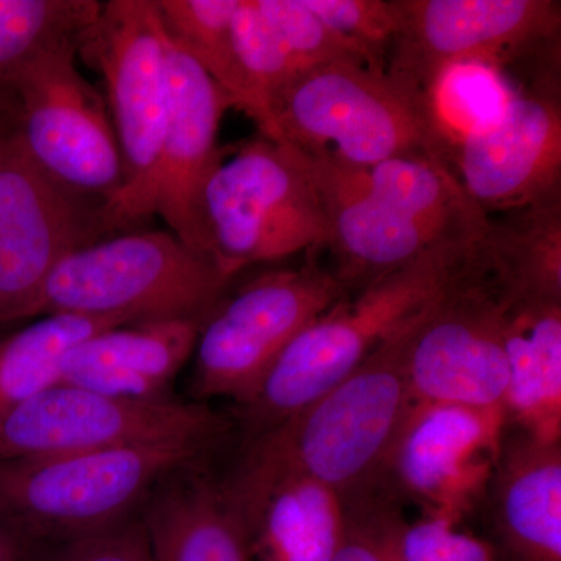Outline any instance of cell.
<instances>
[{"instance_id":"obj_1","label":"cell","mask_w":561,"mask_h":561,"mask_svg":"<svg viewBox=\"0 0 561 561\" xmlns=\"http://www.w3.org/2000/svg\"><path fill=\"white\" fill-rule=\"evenodd\" d=\"M413 323L337 386L256 435L238 471L308 476L337 491L346 504L362 500L387 470L412 408L408 343Z\"/></svg>"},{"instance_id":"obj_2","label":"cell","mask_w":561,"mask_h":561,"mask_svg":"<svg viewBox=\"0 0 561 561\" xmlns=\"http://www.w3.org/2000/svg\"><path fill=\"white\" fill-rule=\"evenodd\" d=\"M472 249L438 245L311 321L242 404L254 437L289 419L360 367L440 297Z\"/></svg>"},{"instance_id":"obj_3","label":"cell","mask_w":561,"mask_h":561,"mask_svg":"<svg viewBox=\"0 0 561 561\" xmlns=\"http://www.w3.org/2000/svg\"><path fill=\"white\" fill-rule=\"evenodd\" d=\"M230 278L171 231L124 232L69 253L20 320L46 316L205 320Z\"/></svg>"},{"instance_id":"obj_4","label":"cell","mask_w":561,"mask_h":561,"mask_svg":"<svg viewBox=\"0 0 561 561\" xmlns=\"http://www.w3.org/2000/svg\"><path fill=\"white\" fill-rule=\"evenodd\" d=\"M209 448L171 442L0 460V522L35 545L110 529L138 515L164 479L195 467Z\"/></svg>"},{"instance_id":"obj_5","label":"cell","mask_w":561,"mask_h":561,"mask_svg":"<svg viewBox=\"0 0 561 561\" xmlns=\"http://www.w3.org/2000/svg\"><path fill=\"white\" fill-rule=\"evenodd\" d=\"M276 142L371 168L390 158L431 154L451 165L427 102L387 70L334 60L302 70L273 108Z\"/></svg>"},{"instance_id":"obj_6","label":"cell","mask_w":561,"mask_h":561,"mask_svg":"<svg viewBox=\"0 0 561 561\" xmlns=\"http://www.w3.org/2000/svg\"><path fill=\"white\" fill-rule=\"evenodd\" d=\"M201 214L208 257L230 279L330 242L300 150L264 136L228 150L206 181Z\"/></svg>"},{"instance_id":"obj_7","label":"cell","mask_w":561,"mask_h":561,"mask_svg":"<svg viewBox=\"0 0 561 561\" xmlns=\"http://www.w3.org/2000/svg\"><path fill=\"white\" fill-rule=\"evenodd\" d=\"M101 73L124 162V183L102 208L108 232L149 220L147 205L169 116V38L154 0L102 2L79 51Z\"/></svg>"},{"instance_id":"obj_8","label":"cell","mask_w":561,"mask_h":561,"mask_svg":"<svg viewBox=\"0 0 561 561\" xmlns=\"http://www.w3.org/2000/svg\"><path fill=\"white\" fill-rule=\"evenodd\" d=\"M79 44L43 51L9 81L16 135L36 168L61 187L106 205L124 183L108 105L77 69Z\"/></svg>"},{"instance_id":"obj_9","label":"cell","mask_w":561,"mask_h":561,"mask_svg":"<svg viewBox=\"0 0 561 561\" xmlns=\"http://www.w3.org/2000/svg\"><path fill=\"white\" fill-rule=\"evenodd\" d=\"M397 28L387 72L426 99L454 66L504 76L516 62L560 50L561 3L553 0H391Z\"/></svg>"},{"instance_id":"obj_10","label":"cell","mask_w":561,"mask_h":561,"mask_svg":"<svg viewBox=\"0 0 561 561\" xmlns=\"http://www.w3.org/2000/svg\"><path fill=\"white\" fill-rule=\"evenodd\" d=\"M348 295L332 271L311 261L264 273L221 298L203 320L195 345V397L245 404L289 343Z\"/></svg>"},{"instance_id":"obj_11","label":"cell","mask_w":561,"mask_h":561,"mask_svg":"<svg viewBox=\"0 0 561 561\" xmlns=\"http://www.w3.org/2000/svg\"><path fill=\"white\" fill-rule=\"evenodd\" d=\"M224 431L225 421L205 405L130 400L60 382L0 416V460L154 443L213 446Z\"/></svg>"},{"instance_id":"obj_12","label":"cell","mask_w":561,"mask_h":561,"mask_svg":"<svg viewBox=\"0 0 561 561\" xmlns=\"http://www.w3.org/2000/svg\"><path fill=\"white\" fill-rule=\"evenodd\" d=\"M504 294L474 256L413 323L408 343L412 404L504 405L508 370Z\"/></svg>"},{"instance_id":"obj_13","label":"cell","mask_w":561,"mask_h":561,"mask_svg":"<svg viewBox=\"0 0 561 561\" xmlns=\"http://www.w3.org/2000/svg\"><path fill=\"white\" fill-rule=\"evenodd\" d=\"M106 236L102 205L41 172L14 122L0 139V324L21 319L69 253Z\"/></svg>"},{"instance_id":"obj_14","label":"cell","mask_w":561,"mask_h":561,"mask_svg":"<svg viewBox=\"0 0 561 561\" xmlns=\"http://www.w3.org/2000/svg\"><path fill=\"white\" fill-rule=\"evenodd\" d=\"M453 162L486 217L561 192L560 70L513 92L497 119L461 140Z\"/></svg>"},{"instance_id":"obj_15","label":"cell","mask_w":561,"mask_h":561,"mask_svg":"<svg viewBox=\"0 0 561 561\" xmlns=\"http://www.w3.org/2000/svg\"><path fill=\"white\" fill-rule=\"evenodd\" d=\"M505 423L501 408L412 404L387 470L427 515L457 522L493 479Z\"/></svg>"},{"instance_id":"obj_16","label":"cell","mask_w":561,"mask_h":561,"mask_svg":"<svg viewBox=\"0 0 561 561\" xmlns=\"http://www.w3.org/2000/svg\"><path fill=\"white\" fill-rule=\"evenodd\" d=\"M169 77L168 125L151 179L147 214L149 219L160 216L184 245L209 260L202 227V194L210 173L230 150L219 146V130L225 111L232 106L216 81L171 39Z\"/></svg>"},{"instance_id":"obj_17","label":"cell","mask_w":561,"mask_h":561,"mask_svg":"<svg viewBox=\"0 0 561 561\" xmlns=\"http://www.w3.org/2000/svg\"><path fill=\"white\" fill-rule=\"evenodd\" d=\"M300 153L330 228L328 247L335 254L332 273L348 294L365 289L438 247L371 191L365 168L331 154Z\"/></svg>"},{"instance_id":"obj_18","label":"cell","mask_w":561,"mask_h":561,"mask_svg":"<svg viewBox=\"0 0 561 561\" xmlns=\"http://www.w3.org/2000/svg\"><path fill=\"white\" fill-rule=\"evenodd\" d=\"M241 513L251 548L264 561H332L348 507L337 491L301 474L236 472L224 483Z\"/></svg>"},{"instance_id":"obj_19","label":"cell","mask_w":561,"mask_h":561,"mask_svg":"<svg viewBox=\"0 0 561 561\" xmlns=\"http://www.w3.org/2000/svg\"><path fill=\"white\" fill-rule=\"evenodd\" d=\"M202 323L151 320L98 332L66 354L61 382L130 400L164 398L194 356Z\"/></svg>"},{"instance_id":"obj_20","label":"cell","mask_w":561,"mask_h":561,"mask_svg":"<svg viewBox=\"0 0 561 561\" xmlns=\"http://www.w3.org/2000/svg\"><path fill=\"white\" fill-rule=\"evenodd\" d=\"M192 468L164 479L139 512L153 561H251L249 530L224 483Z\"/></svg>"},{"instance_id":"obj_21","label":"cell","mask_w":561,"mask_h":561,"mask_svg":"<svg viewBox=\"0 0 561 561\" xmlns=\"http://www.w3.org/2000/svg\"><path fill=\"white\" fill-rule=\"evenodd\" d=\"M505 421L535 442L561 437V302L504 297Z\"/></svg>"},{"instance_id":"obj_22","label":"cell","mask_w":561,"mask_h":561,"mask_svg":"<svg viewBox=\"0 0 561 561\" xmlns=\"http://www.w3.org/2000/svg\"><path fill=\"white\" fill-rule=\"evenodd\" d=\"M496 523L515 561H561V446L519 435L494 471Z\"/></svg>"},{"instance_id":"obj_23","label":"cell","mask_w":561,"mask_h":561,"mask_svg":"<svg viewBox=\"0 0 561 561\" xmlns=\"http://www.w3.org/2000/svg\"><path fill=\"white\" fill-rule=\"evenodd\" d=\"M474 260L504 297L561 302V192L489 217Z\"/></svg>"},{"instance_id":"obj_24","label":"cell","mask_w":561,"mask_h":561,"mask_svg":"<svg viewBox=\"0 0 561 561\" xmlns=\"http://www.w3.org/2000/svg\"><path fill=\"white\" fill-rule=\"evenodd\" d=\"M365 172L371 191L415 224L434 245L472 249L481 241L489 217L442 158L408 154L378 162Z\"/></svg>"},{"instance_id":"obj_25","label":"cell","mask_w":561,"mask_h":561,"mask_svg":"<svg viewBox=\"0 0 561 561\" xmlns=\"http://www.w3.org/2000/svg\"><path fill=\"white\" fill-rule=\"evenodd\" d=\"M128 324L122 319L46 316L0 341V416L61 382L73 346L98 332Z\"/></svg>"},{"instance_id":"obj_26","label":"cell","mask_w":561,"mask_h":561,"mask_svg":"<svg viewBox=\"0 0 561 561\" xmlns=\"http://www.w3.org/2000/svg\"><path fill=\"white\" fill-rule=\"evenodd\" d=\"M172 43L197 62L238 108L253 119V102L236 50L239 0H154Z\"/></svg>"},{"instance_id":"obj_27","label":"cell","mask_w":561,"mask_h":561,"mask_svg":"<svg viewBox=\"0 0 561 561\" xmlns=\"http://www.w3.org/2000/svg\"><path fill=\"white\" fill-rule=\"evenodd\" d=\"M101 9L98 0H0V90L43 51L80 44Z\"/></svg>"},{"instance_id":"obj_28","label":"cell","mask_w":561,"mask_h":561,"mask_svg":"<svg viewBox=\"0 0 561 561\" xmlns=\"http://www.w3.org/2000/svg\"><path fill=\"white\" fill-rule=\"evenodd\" d=\"M512 95L505 77L489 66H454L443 73L426 102L432 125L451 164L461 140L497 119Z\"/></svg>"},{"instance_id":"obj_29","label":"cell","mask_w":561,"mask_h":561,"mask_svg":"<svg viewBox=\"0 0 561 561\" xmlns=\"http://www.w3.org/2000/svg\"><path fill=\"white\" fill-rule=\"evenodd\" d=\"M232 32L239 62L253 102L251 121L260 128L261 136L273 140V108L280 94L300 73V69L257 9L256 0H239Z\"/></svg>"},{"instance_id":"obj_30","label":"cell","mask_w":561,"mask_h":561,"mask_svg":"<svg viewBox=\"0 0 561 561\" xmlns=\"http://www.w3.org/2000/svg\"><path fill=\"white\" fill-rule=\"evenodd\" d=\"M256 3L297 62L300 73L334 60H357L367 65L359 50L332 32L306 0H256Z\"/></svg>"},{"instance_id":"obj_31","label":"cell","mask_w":561,"mask_h":561,"mask_svg":"<svg viewBox=\"0 0 561 561\" xmlns=\"http://www.w3.org/2000/svg\"><path fill=\"white\" fill-rule=\"evenodd\" d=\"M332 32L359 50L373 69L387 70L397 28L391 0H306Z\"/></svg>"},{"instance_id":"obj_32","label":"cell","mask_w":561,"mask_h":561,"mask_svg":"<svg viewBox=\"0 0 561 561\" xmlns=\"http://www.w3.org/2000/svg\"><path fill=\"white\" fill-rule=\"evenodd\" d=\"M345 535L332 561H404L401 538L405 523L367 500L348 502Z\"/></svg>"},{"instance_id":"obj_33","label":"cell","mask_w":561,"mask_h":561,"mask_svg":"<svg viewBox=\"0 0 561 561\" xmlns=\"http://www.w3.org/2000/svg\"><path fill=\"white\" fill-rule=\"evenodd\" d=\"M51 545L46 552L36 545L32 561H153L140 513L110 529Z\"/></svg>"},{"instance_id":"obj_34","label":"cell","mask_w":561,"mask_h":561,"mask_svg":"<svg viewBox=\"0 0 561 561\" xmlns=\"http://www.w3.org/2000/svg\"><path fill=\"white\" fill-rule=\"evenodd\" d=\"M401 549L404 561H500L489 542L459 530L457 522L434 515L405 524Z\"/></svg>"},{"instance_id":"obj_35","label":"cell","mask_w":561,"mask_h":561,"mask_svg":"<svg viewBox=\"0 0 561 561\" xmlns=\"http://www.w3.org/2000/svg\"><path fill=\"white\" fill-rule=\"evenodd\" d=\"M35 546L20 530L0 522V561H32Z\"/></svg>"},{"instance_id":"obj_36","label":"cell","mask_w":561,"mask_h":561,"mask_svg":"<svg viewBox=\"0 0 561 561\" xmlns=\"http://www.w3.org/2000/svg\"><path fill=\"white\" fill-rule=\"evenodd\" d=\"M14 108L9 92L0 90V139L13 127Z\"/></svg>"}]
</instances>
